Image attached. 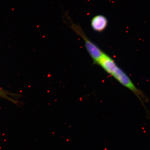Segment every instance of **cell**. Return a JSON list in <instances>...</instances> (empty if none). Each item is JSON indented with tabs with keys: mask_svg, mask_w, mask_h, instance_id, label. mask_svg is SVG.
Returning <instances> with one entry per match:
<instances>
[{
	"mask_svg": "<svg viewBox=\"0 0 150 150\" xmlns=\"http://www.w3.org/2000/svg\"><path fill=\"white\" fill-rule=\"evenodd\" d=\"M71 27L75 32L83 39L86 50L92 59L94 63L97 64L104 52L94 43L89 40L80 26L71 22Z\"/></svg>",
	"mask_w": 150,
	"mask_h": 150,
	"instance_id": "obj_1",
	"label": "cell"
},
{
	"mask_svg": "<svg viewBox=\"0 0 150 150\" xmlns=\"http://www.w3.org/2000/svg\"><path fill=\"white\" fill-rule=\"evenodd\" d=\"M97 64L100 65L106 72L111 75L119 67L114 60L105 52Z\"/></svg>",
	"mask_w": 150,
	"mask_h": 150,
	"instance_id": "obj_2",
	"label": "cell"
},
{
	"mask_svg": "<svg viewBox=\"0 0 150 150\" xmlns=\"http://www.w3.org/2000/svg\"><path fill=\"white\" fill-rule=\"evenodd\" d=\"M107 18L102 15H98L92 19L91 25L94 31L101 33L106 29L108 25Z\"/></svg>",
	"mask_w": 150,
	"mask_h": 150,
	"instance_id": "obj_3",
	"label": "cell"
},
{
	"mask_svg": "<svg viewBox=\"0 0 150 150\" xmlns=\"http://www.w3.org/2000/svg\"><path fill=\"white\" fill-rule=\"evenodd\" d=\"M16 95L8 92V91H5L4 90L0 88V97L7 99L10 102L14 103L15 104H18V101L15 100L13 97L16 96Z\"/></svg>",
	"mask_w": 150,
	"mask_h": 150,
	"instance_id": "obj_4",
	"label": "cell"
}]
</instances>
